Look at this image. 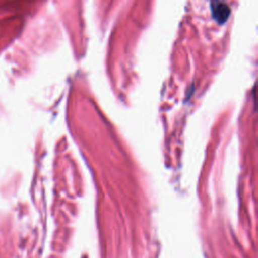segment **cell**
Returning a JSON list of instances; mask_svg holds the SVG:
<instances>
[{
  "label": "cell",
  "mask_w": 258,
  "mask_h": 258,
  "mask_svg": "<svg viewBox=\"0 0 258 258\" xmlns=\"http://www.w3.org/2000/svg\"><path fill=\"white\" fill-rule=\"evenodd\" d=\"M211 11L214 20L219 24H224L228 20L231 13L229 6L221 0H212Z\"/></svg>",
  "instance_id": "cell-1"
}]
</instances>
